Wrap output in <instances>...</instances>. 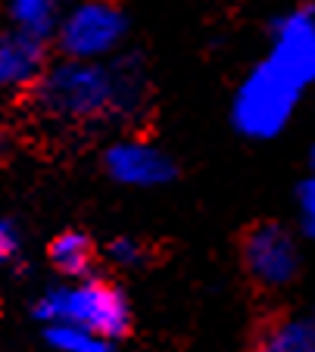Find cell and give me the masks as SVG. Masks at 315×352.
<instances>
[{"label":"cell","instance_id":"cell-1","mask_svg":"<svg viewBox=\"0 0 315 352\" xmlns=\"http://www.w3.org/2000/svg\"><path fill=\"white\" fill-rule=\"evenodd\" d=\"M141 94L138 81L125 78V66L100 63H63L38 87V103L60 119H91L107 109L131 107Z\"/></svg>","mask_w":315,"mask_h":352},{"label":"cell","instance_id":"cell-2","mask_svg":"<svg viewBox=\"0 0 315 352\" xmlns=\"http://www.w3.org/2000/svg\"><path fill=\"white\" fill-rule=\"evenodd\" d=\"M34 315L47 324H75L109 340L128 331V302L107 280H85L78 287H56L44 293Z\"/></svg>","mask_w":315,"mask_h":352},{"label":"cell","instance_id":"cell-3","mask_svg":"<svg viewBox=\"0 0 315 352\" xmlns=\"http://www.w3.org/2000/svg\"><path fill=\"white\" fill-rule=\"evenodd\" d=\"M300 94L303 87H296L287 75H281L265 60L241 85V91L235 97L231 119H235L237 131L247 134V138H259V140L275 138L290 122Z\"/></svg>","mask_w":315,"mask_h":352},{"label":"cell","instance_id":"cell-4","mask_svg":"<svg viewBox=\"0 0 315 352\" xmlns=\"http://www.w3.org/2000/svg\"><path fill=\"white\" fill-rule=\"evenodd\" d=\"M125 34V16L113 0H85L66 16L60 28V47L72 60L91 63L113 50Z\"/></svg>","mask_w":315,"mask_h":352},{"label":"cell","instance_id":"cell-5","mask_svg":"<svg viewBox=\"0 0 315 352\" xmlns=\"http://www.w3.org/2000/svg\"><path fill=\"white\" fill-rule=\"evenodd\" d=\"M243 265L262 287H284L300 272V250L281 225H256L243 237Z\"/></svg>","mask_w":315,"mask_h":352},{"label":"cell","instance_id":"cell-6","mask_svg":"<svg viewBox=\"0 0 315 352\" xmlns=\"http://www.w3.org/2000/svg\"><path fill=\"white\" fill-rule=\"evenodd\" d=\"M268 63L296 87L315 85V13L294 10L275 22V47Z\"/></svg>","mask_w":315,"mask_h":352},{"label":"cell","instance_id":"cell-7","mask_svg":"<svg viewBox=\"0 0 315 352\" xmlns=\"http://www.w3.org/2000/svg\"><path fill=\"white\" fill-rule=\"evenodd\" d=\"M107 168L116 181L134 187H153L166 184L175 175V166L169 162L166 153H160L156 146L138 144V140H125L107 150Z\"/></svg>","mask_w":315,"mask_h":352},{"label":"cell","instance_id":"cell-8","mask_svg":"<svg viewBox=\"0 0 315 352\" xmlns=\"http://www.w3.org/2000/svg\"><path fill=\"white\" fill-rule=\"evenodd\" d=\"M44 66V44L16 32L0 38V85H28Z\"/></svg>","mask_w":315,"mask_h":352},{"label":"cell","instance_id":"cell-9","mask_svg":"<svg viewBox=\"0 0 315 352\" xmlns=\"http://www.w3.org/2000/svg\"><path fill=\"white\" fill-rule=\"evenodd\" d=\"M256 352H315L312 318H278L259 333Z\"/></svg>","mask_w":315,"mask_h":352},{"label":"cell","instance_id":"cell-10","mask_svg":"<svg viewBox=\"0 0 315 352\" xmlns=\"http://www.w3.org/2000/svg\"><path fill=\"white\" fill-rule=\"evenodd\" d=\"M91 259H94V246L78 231H66L50 243V262L63 274H85L91 268Z\"/></svg>","mask_w":315,"mask_h":352},{"label":"cell","instance_id":"cell-11","mask_svg":"<svg viewBox=\"0 0 315 352\" xmlns=\"http://www.w3.org/2000/svg\"><path fill=\"white\" fill-rule=\"evenodd\" d=\"M13 19L22 34L28 38H47L56 22V0H13L10 3Z\"/></svg>","mask_w":315,"mask_h":352},{"label":"cell","instance_id":"cell-12","mask_svg":"<svg viewBox=\"0 0 315 352\" xmlns=\"http://www.w3.org/2000/svg\"><path fill=\"white\" fill-rule=\"evenodd\" d=\"M44 337L60 352H113L109 340L97 337V333L85 331V327H75V324H50Z\"/></svg>","mask_w":315,"mask_h":352},{"label":"cell","instance_id":"cell-13","mask_svg":"<svg viewBox=\"0 0 315 352\" xmlns=\"http://www.w3.org/2000/svg\"><path fill=\"white\" fill-rule=\"evenodd\" d=\"M296 199H300L303 231H306L309 240H315V175L300 184V190H296Z\"/></svg>","mask_w":315,"mask_h":352},{"label":"cell","instance_id":"cell-14","mask_svg":"<svg viewBox=\"0 0 315 352\" xmlns=\"http://www.w3.org/2000/svg\"><path fill=\"white\" fill-rule=\"evenodd\" d=\"M109 256H113L119 265H138L144 256L141 243H134V240L122 237V240H113V246H109Z\"/></svg>","mask_w":315,"mask_h":352},{"label":"cell","instance_id":"cell-15","mask_svg":"<svg viewBox=\"0 0 315 352\" xmlns=\"http://www.w3.org/2000/svg\"><path fill=\"white\" fill-rule=\"evenodd\" d=\"M16 246H19V237H16V228L10 225L7 219H0V265H7L16 256Z\"/></svg>","mask_w":315,"mask_h":352},{"label":"cell","instance_id":"cell-16","mask_svg":"<svg viewBox=\"0 0 315 352\" xmlns=\"http://www.w3.org/2000/svg\"><path fill=\"white\" fill-rule=\"evenodd\" d=\"M312 168H315V146H312Z\"/></svg>","mask_w":315,"mask_h":352},{"label":"cell","instance_id":"cell-17","mask_svg":"<svg viewBox=\"0 0 315 352\" xmlns=\"http://www.w3.org/2000/svg\"><path fill=\"white\" fill-rule=\"evenodd\" d=\"M312 324H315V315H312Z\"/></svg>","mask_w":315,"mask_h":352}]
</instances>
